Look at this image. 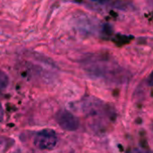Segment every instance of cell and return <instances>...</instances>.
Segmentation results:
<instances>
[{
    "label": "cell",
    "instance_id": "1",
    "mask_svg": "<svg viewBox=\"0 0 153 153\" xmlns=\"http://www.w3.org/2000/svg\"><path fill=\"white\" fill-rule=\"evenodd\" d=\"M57 143V136L55 131L44 129L38 132L34 137V144L39 150H52Z\"/></svg>",
    "mask_w": 153,
    "mask_h": 153
},
{
    "label": "cell",
    "instance_id": "2",
    "mask_svg": "<svg viewBox=\"0 0 153 153\" xmlns=\"http://www.w3.org/2000/svg\"><path fill=\"white\" fill-rule=\"evenodd\" d=\"M56 120L58 126L65 131L73 132L78 129L79 120L68 110H60L56 116Z\"/></svg>",
    "mask_w": 153,
    "mask_h": 153
},
{
    "label": "cell",
    "instance_id": "3",
    "mask_svg": "<svg viewBox=\"0 0 153 153\" xmlns=\"http://www.w3.org/2000/svg\"><path fill=\"white\" fill-rule=\"evenodd\" d=\"M8 82H9V80H8L7 75L4 72L0 71V91L4 90V88L7 87Z\"/></svg>",
    "mask_w": 153,
    "mask_h": 153
},
{
    "label": "cell",
    "instance_id": "4",
    "mask_svg": "<svg viewBox=\"0 0 153 153\" xmlns=\"http://www.w3.org/2000/svg\"><path fill=\"white\" fill-rule=\"evenodd\" d=\"M148 84L150 86H153V71L152 73L151 74V75L149 76V79H148Z\"/></svg>",
    "mask_w": 153,
    "mask_h": 153
},
{
    "label": "cell",
    "instance_id": "5",
    "mask_svg": "<svg viewBox=\"0 0 153 153\" xmlns=\"http://www.w3.org/2000/svg\"><path fill=\"white\" fill-rule=\"evenodd\" d=\"M131 153H147L146 152H143L142 150H139V149H135V150H133Z\"/></svg>",
    "mask_w": 153,
    "mask_h": 153
},
{
    "label": "cell",
    "instance_id": "6",
    "mask_svg": "<svg viewBox=\"0 0 153 153\" xmlns=\"http://www.w3.org/2000/svg\"><path fill=\"white\" fill-rule=\"evenodd\" d=\"M3 108H2V106H1V104H0V120H2V118H3Z\"/></svg>",
    "mask_w": 153,
    "mask_h": 153
}]
</instances>
